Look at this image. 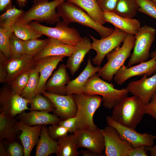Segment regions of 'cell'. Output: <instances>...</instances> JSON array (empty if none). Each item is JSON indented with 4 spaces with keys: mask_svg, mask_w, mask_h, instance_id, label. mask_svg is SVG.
Listing matches in <instances>:
<instances>
[{
    "mask_svg": "<svg viewBox=\"0 0 156 156\" xmlns=\"http://www.w3.org/2000/svg\"><path fill=\"white\" fill-rule=\"evenodd\" d=\"M13 31L18 38L23 41L38 38L42 35L31 27L22 16L15 24Z\"/></svg>",
    "mask_w": 156,
    "mask_h": 156,
    "instance_id": "obj_30",
    "label": "cell"
},
{
    "mask_svg": "<svg viewBox=\"0 0 156 156\" xmlns=\"http://www.w3.org/2000/svg\"><path fill=\"white\" fill-rule=\"evenodd\" d=\"M11 0H0V10L2 11L12 7Z\"/></svg>",
    "mask_w": 156,
    "mask_h": 156,
    "instance_id": "obj_47",
    "label": "cell"
},
{
    "mask_svg": "<svg viewBox=\"0 0 156 156\" xmlns=\"http://www.w3.org/2000/svg\"><path fill=\"white\" fill-rule=\"evenodd\" d=\"M13 32L12 30L0 27V51L8 60L10 57V38Z\"/></svg>",
    "mask_w": 156,
    "mask_h": 156,
    "instance_id": "obj_38",
    "label": "cell"
},
{
    "mask_svg": "<svg viewBox=\"0 0 156 156\" xmlns=\"http://www.w3.org/2000/svg\"><path fill=\"white\" fill-rule=\"evenodd\" d=\"M8 59L0 51V83H5L6 73L5 64Z\"/></svg>",
    "mask_w": 156,
    "mask_h": 156,
    "instance_id": "obj_45",
    "label": "cell"
},
{
    "mask_svg": "<svg viewBox=\"0 0 156 156\" xmlns=\"http://www.w3.org/2000/svg\"><path fill=\"white\" fill-rule=\"evenodd\" d=\"M135 40V36L128 34L121 47H116L108 53L106 55L107 62L97 73L104 80L111 81L115 74L130 56Z\"/></svg>",
    "mask_w": 156,
    "mask_h": 156,
    "instance_id": "obj_4",
    "label": "cell"
},
{
    "mask_svg": "<svg viewBox=\"0 0 156 156\" xmlns=\"http://www.w3.org/2000/svg\"><path fill=\"white\" fill-rule=\"evenodd\" d=\"M147 77L143 75L139 80L129 82L126 87L129 92L138 97L145 105L156 93V73Z\"/></svg>",
    "mask_w": 156,
    "mask_h": 156,
    "instance_id": "obj_16",
    "label": "cell"
},
{
    "mask_svg": "<svg viewBox=\"0 0 156 156\" xmlns=\"http://www.w3.org/2000/svg\"><path fill=\"white\" fill-rule=\"evenodd\" d=\"M101 10L103 12L112 11L114 10L118 0H96Z\"/></svg>",
    "mask_w": 156,
    "mask_h": 156,
    "instance_id": "obj_44",
    "label": "cell"
},
{
    "mask_svg": "<svg viewBox=\"0 0 156 156\" xmlns=\"http://www.w3.org/2000/svg\"><path fill=\"white\" fill-rule=\"evenodd\" d=\"M147 149L151 156H156V144L151 147H147Z\"/></svg>",
    "mask_w": 156,
    "mask_h": 156,
    "instance_id": "obj_50",
    "label": "cell"
},
{
    "mask_svg": "<svg viewBox=\"0 0 156 156\" xmlns=\"http://www.w3.org/2000/svg\"><path fill=\"white\" fill-rule=\"evenodd\" d=\"M30 101L16 94L10 87L3 86L0 92V112L13 117L25 110H30L28 107Z\"/></svg>",
    "mask_w": 156,
    "mask_h": 156,
    "instance_id": "obj_10",
    "label": "cell"
},
{
    "mask_svg": "<svg viewBox=\"0 0 156 156\" xmlns=\"http://www.w3.org/2000/svg\"><path fill=\"white\" fill-rule=\"evenodd\" d=\"M49 38L40 39L38 38L23 41L25 53L34 56L48 44Z\"/></svg>",
    "mask_w": 156,
    "mask_h": 156,
    "instance_id": "obj_35",
    "label": "cell"
},
{
    "mask_svg": "<svg viewBox=\"0 0 156 156\" xmlns=\"http://www.w3.org/2000/svg\"><path fill=\"white\" fill-rule=\"evenodd\" d=\"M0 156H8L7 151L6 150L4 144L2 140H0Z\"/></svg>",
    "mask_w": 156,
    "mask_h": 156,
    "instance_id": "obj_48",
    "label": "cell"
},
{
    "mask_svg": "<svg viewBox=\"0 0 156 156\" xmlns=\"http://www.w3.org/2000/svg\"><path fill=\"white\" fill-rule=\"evenodd\" d=\"M139 7L135 0H118L113 12L121 16L133 18L136 15Z\"/></svg>",
    "mask_w": 156,
    "mask_h": 156,
    "instance_id": "obj_31",
    "label": "cell"
},
{
    "mask_svg": "<svg viewBox=\"0 0 156 156\" xmlns=\"http://www.w3.org/2000/svg\"><path fill=\"white\" fill-rule=\"evenodd\" d=\"M77 105V131L97 128L93 121V116L102 102L98 95L83 93L73 94Z\"/></svg>",
    "mask_w": 156,
    "mask_h": 156,
    "instance_id": "obj_5",
    "label": "cell"
},
{
    "mask_svg": "<svg viewBox=\"0 0 156 156\" xmlns=\"http://www.w3.org/2000/svg\"><path fill=\"white\" fill-rule=\"evenodd\" d=\"M57 146V141L51 138L48 133V128L45 125H43L37 143L35 155L47 156L55 153Z\"/></svg>",
    "mask_w": 156,
    "mask_h": 156,
    "instance_id": "obj_27",
    "label": "cell"
},
{
    "mask_svg": "<svg viewBox=\"0 0 156 156\" xmlns=\"http://www.w3.org/2000/svg\"><path fill=\"white\" fill-rule=\"evenodd\" d=\"M139 5L138 11L156 19V4L151 0H135Z\"/></svg>",
    "mask_w": 156,
    "mask_h": 156,
    "instance_id": "obj_39",
    "label": "cell"
},
{
    "mask_svg": "<svg viewBox=\"0 0 156 156\" xmlns=\"http://www.w3.org/2000/svg\"><path fill=\"white\" fill-rule=\"evenodd\" d=\"M51 102L55 107L54 114L63 120L76 116L77 105L73 95H59L45 91L42 94Z\"/></svg>",
    "mask_w": 156,
    "mask_h": 156,
    "instance_id": "obj_14",
    "label": "cell"
},
{
    "mask_svg": "<svg viewBox=\"0 0 156 156\" xmlns=\"http://www.w3.org/2000/svg\"><path fill=\"white\" fill-rule=\"evenodd\" d=\"M150 56L151 58H153L156 60V51H154L152 52Z\"/></svg>",
    "mask_w": 156,
    "mask_h": 156,
    "instance_id": "obj_52",
    "label": "cell"
},
{
    "mask_svg": "<svg viewBox=\"0 0 156 156\" xmlns=\"http://www.w3.org/2000/svg\"><path fill=\"white\" fill-rule=\"evenodd\" d=\"M55 153L57 156H77L79 154L76 133L59 138Z\"/></svg>",
    "mask_w": 156,
    "mask_h": 156,
    "instance_id": "obj_28",
    "label": "cell"
},
{
    "mask_svg": "<svg viewBox=\"0 0 156 156\" xmlns=\"http://www.w3.org/2000/svg\"><path fill=\"white\" fill-rule=\"evenodd\" d=\"M144 114H148L156 119V93L152 96L149 101L144 106Z\"/></svg>",
    "mask_w": 156,
    "mask_h": 156,
    "instance_id": "obj_43",
    "label": "cell"
},
{
    "mask_svg": "<svg viewBox=\"0 0 156 156\" xmlns=\"http://www.w3.org/2000/svg\"><path fill=\"white\" fill-rule=\"evenodd\" d=\"M23 10L12 6L7 9L5 12L0 16V26L5 29L12 30L18 20L23 15Z\"/></svg>",
    "mask_w": 156,
    "mask_h": 156,
    "instance_id": "obj_32",
    "label": "cell"
},
{
    "mask_svg": "<svg viewBox=\"0 0 156 156\" xmlns=\"http://www.w3.org/2000/svg\"><path fill=\"white\" fill-rule=\"evenodd\" d=\"M16 126L21 132L19 137L24 148V156H30L38 142L43 125L29 126L17 121Z\"/></svg>",
    "mask_w": 156,
    "mask_h": 156,
    "instance_id": "obj_19",
    "label": "cell"
},
{
    "mask_svg": "<svg viewBox=\"0 0 156 156\" xmlns=\"http://www.w3.org/2000/svg\"><path fill=\"white\" fill-rule=\"evenodd\" d=\"M153 1L156 4V0H153Z\"/></svg>",
    "mask_w": 156,
    "mask_h": 156,
    "instance_id": "obj_54",
    "label": "cell"
},
{
    "mask_svg": "<svg viewBox=\"0 0 156 156\" xmlns=\"http://www.w3.org/2000/svg\"><path fill=\"white\" fill-rule=\"evenodd\" d=\"M156 30L145 25L141 27L136 34L133 50L127 67L146 61L150 56L149 51L155 39Z\"/></svg>",
    "mask_w": 156,
    "mask_h": 156,
    "instance_id": "obj_8",
    "label": "cell"
},
{
    "mask_svg": "<svg viewBox=\"0 0 156 156\" xmlns=\"http://www.w3.org/2000/svg\"><path fill=\"white\" fill-rule=\"evenodd\" d=\"M39 75V70L35 66L31 70L27 83L20 94L21 96L30 101L34 97L38 83Z\"/></svg>",
    "mask_w": 156,
    "mask_h": 156,
    "instance_id": "obj_33",
    "label": "cell"
},
{
    "mask_svg": "<svg viewBox=\"0 0 156 156\" xmlns=\"http://www.w3.org/2000/svg\"><path fill=\"white\" fill-rule=\"evenodd\" d=\"M67 0H54L35 3L28 10L24 13L22 17L29 23L32 21L44 22L53 25L61 21L60 17L56 8L62 3Z\"/></svg>",
    "mask_w": 156,
    "mask_h": 156,
    "instance_id": "obj_7",
    "label": "cell"
},
{
    "mask_svg": "<svg viewBox=\"0 0 156 156\" xmlns=\"http://www.w3.org/2000/svg\"><path fill=\"white\" fill-rule=\"evenodd\" d=\"M49 38L50 40L48 44L34 56L35 60L51 56H64L69 57L77 49L76 45L66 44L55 39Z\"/></svg>",
    "mask_w": 156,
    "mask_h": 156,
    "instance_id": "obj_24",
    "label": "cell"
},
{
    "mask_svg": "<svg viewBox=\"0 0 156 156\" xmlns=\"http://www.w3.org/2000/svg\"><path fill=\"white\" fill-rule=\"evenodd\" d=\"M49 0H34V2L35 3L42 1H49Z\"/></svg>",
    "mask_w": 156,
    "mask_h": 156,
    "instance_id": "obj_53",
    "label": "cell"
},
{
    "mask_svg": "<svg viewBox=\"0 0 156 156\" xmlns=\"http://www.w3.org/2000/svg\"><path fill=\"white\" fill-rule=\"evenodd\" d=\"M30 111H38L48 112H53L55 107L47 97L41 94L35 95L31 100Z\"/></svg>",
    "mask_w": 156,
    "mask_h": 156,
    "instance_id": "obj_34",
    "label": "cell"
},
{
    "mask_svg": "<svg viewBox=\"0 0 156 156\" xmlns=\"http://www.w3.org/2000/svg\"><path fill=\"white\" fill-rule=\"evenodd\" d=\"M59 16L67 24L76 23L95 30L101 38H105L112 34L114 29L105 27L97 23L83 9L68 1H64L57 8Z\"/></svg>",
    "mask_w": 156,
    "mask_h": 156,
    "instance_id": "obj_2",
    "label": "cell"
},
{
    "mask_svg": "<svg viewBox=\"0 0 156 156\" xmlns=\"http://www.w3.org/2000/svg\"><path fill=\"white\" fill-rule=\"evenodd\" d=\"M128 34L118 28L115 27L114 32L109 36L100 39H97L89 35L92 40V49L96 52L95 57L92 60L93 64L100 66L107 55L120 46L123 42Z\"/></svg>",
    "mask_w": 156,
    "mask_h": 156,
    "instance_id": "obj_9",
    "label": "cell"
},
{
    "mask_svg": "<svg viewBox=\"0 0 156 156\" xmlns=\"http://www.w3.org/2000/svg\"><path fill=\"white\" fill-rule=\"evenodd\" d=\"M156 72V60L153 58L129 67L122 66L115 74L114 79L118 85L123 84L127 80L135 76H151Z\"/></svg>",
    "mask_w": 156,
    "mask_h": 156,
    "instance_id": "obj_15",
    "label": "cell"
},
{
    "mask_svg": "<svg viewBox=\"0 0 156 156\" xmlns=\"http://www.w3.org/2000/svg\"><path fill=\"white\" fill-rule=\"evenodd\" d=\"M77 118L75 116L64 120H61L58 124L67 129L69 132L73 133H75L77 131Z\"/></svg>",
    "mask_w": 156,
    "mask_h": 156,
    "instance_id": "obj_42",
    "label": "cell"
},
{
    "mask_svg": "<svg viewBox=\"0 0 156 156\" xmlns=\"http://www.w3.org/2000/svg\"><path fill=\"white\" fill-rule=\"evenodd\" d=\"M154 137L155 140H156V135H154Z\"/></svg>",
    "mask_w": 156,
    "mask_h": 156,
    "instance_id": "obj_55",
    "label": "cell"
},
{
    "mask_svg": "<svg viewBox=\"0 0 156 156\" xmlns=\"http://www.w3.org/2000/svg\"><path fill=\"white\" fill-rule=\"evenodd\" d=\"M138 97L126 96L113 108L112 119L119 124L135 129L142 119L144 106Z\"/></svg>",
    "mask_w": 156,
    "mask_h": 156,
    "instance_id": "obj_1",
    "label": "cell"
},
{
    "mask_svg": "<svg viewBox=\"0 0 156 156\" xmlns=\"http://www.w3.org/2000/svg\"><path fill=\"white\" fill-rule=\"evenodd\" d=\"M108 125L114 128L118 132L120 138L130 143L133 147L141 145L151 147L154 145V135L148 133H142L135 129L122 125L114 120L111 116L106 118Z\"/></svg>",
    "mask_w": 156,
    "mask_h": 156,
    "instance_id": "obj_12",
    "label": "cell"
},
{
    "mask_svg": "<svg viewBox=\"0 0 156 156\" xmlns=\"http://www.w3.org/2000/svg\"><path fill=\"white\" fill-rule=\"evenodd\" d=\"M30 25L37 31L49 38L55 39L63 43L76 45L83 39L78 31L63 21L57 23L55 27H50L40 24L36 21H32Z\"/></svg>",
    "mask_w": 156,
    "mask_h": 156,
    "instance_id": "obj_6",
    "label": "cell"
},
{
    "mask_svg": "<svg viewBox=\"0 0 156 156\" xmlns=\"http://www.w3.org/2000/svg\"><path fill=\"white\" fill-rule=\"evenodd\" d=\"M152 0V1H153V0Z\"/></svg>",
    "mask_w": 156,
    "mask_h": 156,
    "instance_id": "obj_56",
    "label": "cell"
},
{
    "mask_svg": "<svg viewBox=\"0 0 156 156\" xmlns=\"http://www.w3.org/2000/svg\"><path fill=\"white\" fill-rule=\"evenodd\" d=\"M65 57L64 56H49L36 60L35 66L38 70L40 75L35 96L42 94L46 91V84L48 79L60 62Z\"/></svg>",
    "mask_w": 156,
    "mask_h": 156,
    "instance_id": "obj_17",
    "label": "cell"
},
{
    "mask_svg": "<svg viewBox=\"0 0 156 156\" xmlns=\"http://www.w3.org/2000/svg\"><path fill=\"white\" fill-rule=\"evenodd\" d=\"M77 49L69 57L66 65L70 74L74 75L79 69L86 54L92 49L91 43L86 36L76 45Z\"/></svg>",
    "mask_w": 156,
    "mask_h": 156,
    "instance_id": "obj_25",
    "label": "cell"
},
{
    "mask_svg": "<svg viewBox=\"0 0 156 156\" xmlns=\"http://www.w3.org/2000/svg\"><path fill=\"white\" fill-rule=\"evenodd\" d=\"M31 69L20 74L12 81L10 85L13 93L20 95L27 83Z\"/></svg>",
    "mask_w": 156,
    "mask_h": 156,
    "instance_id": "obj_37",
    "label": "cell"
},
{
    "mask_svg": "<svg viewBox=\"0 0 156 156\" xmlns=\"http://www.w3.org/2000/svg\"><path fill=\"white\" fill-rule=\"evenodd\" d=\"M102 131L106 156H129L133 147L129 142L121 139L114 128L108 125Z\"/></svg>",
    "mask_w": 156,
    "mask_h": 156,
    "instance_id": "obj_11",
    "label": "cell"
},
{
    "mask_svg": "<svg viewBox=\"0 0 156 156\" xmlns=\"http://www.w3.org/2000/svg\"><path fill=\"white\" fill-rule=\"evenodd\" d=\"M83 93L102 96L104 107L111 109L127 96L129 92L126 88L119 90L115 88L113 84L102 79L96 73L88 80Z\"/></svg>",
    "mask_w": 156,
    "mask_h": 156,
    "instance_id": "obj_3",
    "label": "cell"
},
{
    "mask_svg": "<svg viewBox=\"0 0 156 156\" xmlns=\"http://www.w3.org/2000/svg\"><path fill=\"white\" fill-rule=\"evenodd\" d=\"M77 140L79 148H86L99 156L105 150L104 136L102 129H82L77 131Z\"/></svg>",
    "mask_w": 156,
    "mask_h": 156,
    "instance_id": "obj_13",
    "label": "cell"
},
{
    "mask_svg": "<svg viewBox=\"0 0 156 156\" xmlns=\"http://www.w3.org/2000/svg\"><path fill=\"white\" fill-rule=\"evenodd\" d=\"M7 151L8 156H24V150L23 146L16 142L13 141L10 143Z\"/></svg>",
    "mask_w": 156,
    "mask_h": 156,
    "instance_id": "obj_41",
    "label": "cell"
},
{
    "mask_svg": "<svg viewBox=\"0 0 156 156\" xmlns=\"http://www.w3.org/2000/svg\"><path fill=\"white\" fill-rule=\"evenodd\" d=\"M67 68L66 65H60L47 81L45 86L46 91L59 95H66V85L70 81Z\"/></svg>",
    "mask_w": 156,
    "mask_h": 156,
    "instance_id": "obj_21",
    "label": "cell"
},
{
    "mask_svg": "<svg viewBox=\"0 0 156 156\" xmlns=\"http://www.w3.org/2000/svg\"><path fill=\"white\" fill-rule=\"evenodd\" d=\"M148 150L147 147L144 145H141L133 147L129 156H148Z\"/></svg>",
    "mask_w": 156,
    "mask_h": 156,
    "instance_id": "obj_46",
    "label": "cell"
},
{
    "mask_svg": "<svg viewBox=\"0 0 156 156\" xmlns=\"http://www.w3.org/2000/svg\"><path fill=\"white\" fill-rule=\"evenodd\" d=\"M16 1L19 6L22 7L25 6L27 0H16Z\"/></svg>",
    "mask_w": 156,
    "mask_h": 156,
    "instance_id": "obj_51",
    "label": "cell"
},
{
    "mask_svg": "<svg viewBox=\"0 0 156 156\" xmlns=\"http://www.w3.org/2000/svg\"><path fill=\"white\" fill-rule=\"evenodd\" d=\"M9 59H16L25 54L23 40L18 38L13 32L10 38Z\"/></svg>",
    "mask_w": 156,
    "mask_h": 156,
    "instance_id": "obj_36",
    "label": "cell"
},
{
    "mask_svg": "<svg viewBox=\"0 0 156 156\" xmlns=\"http://www.w3.org/2000/svg\"><path fill=\"white\" fill-rule=\"evenodd\" d=\"M15 117L3 112L0 113V140L7 139L15 140L17 138L19 131L16 126L17 121Z\"/></svg>",
    "mask_w": 156,
    "mask_h": 156,
    "instance_id": "obj_26",
    "label": "cell"
},
{
    "mask_svg": "<svg viewBox=\"0 0 156 156\" xmlns=\"http://www.w3.org/2000/svg\"><path fill=\"white\" fill-rule=\"evenodd\" d=\"M48 131L49 136L55 141L68 134L69 132L67 129L58 124L51 125L48 128Z\"/></svg>",
    "mask_w": 156,
    "mask_h": 156,
    "instance_id": "obj_40",
    "label": "cell"
},
{
    "mask_svg": "<svg viewBox=\"0 0 156 156\" xmlns=\"http://www.w3.org/2000/svg\"><path fill=\"white\" fill-rule=\"evenodd\" d=\"M19 121L29 126L46 125L58 124L60 119L49 112L38 111H25L18 115Z\"/></svg>",
    "mask_w": 156,
    "mask_h": 156,
    "instance_id": "obj_20",
    "label": "cell"
},
{
    "mask_svg": "<svg viewBox=\"0 0 156 156\" xmlns=\"http://www.w3.org/2000/svg\"><path fill=\"white\" fill-rule=\"evenodd\" d=\"M79 153V154H81L84 156H99L98 154L88 150H82Z\"/></svg>",
    "mask_w": 156,
    "mask_h": 156,
    "instance_id": "obj_49",
    "label": "cell"
},
{
    "mask_svg": "<svg viewBox=\"0 0 156 156\" xmlns=\"http://www.w3.org/2000/svg\"><path fill=\"white\" fill-rule=\"evenodd\" d=\"M84 10L94 20L103 25L106 22L103 12L101 10L96 0H67Z\"/></svg>",
    "mask_w": 156,
    "mask_h": 156,
    "instance_id": "obj_29",
    "label": "cell"
},
{
    "mask_svg": "<svg viewBox=\"0 0 156 156\" xmlns=\"http://www.w3.org/2000/svg\"><path fill=\"white\" fill-rule=\"evenodd\" d=\"M34 57L25 54L16 59L7 60L5 64V83L10 85L18 75L34 68L36 62Z\"/></svg>",
    "mask_w": 156,
    "mask_h": 156,
    "instance_id": "obj_18",
    "label": "cell"
},
{
    "mask_svg": "<svg viewBox=\"0 0 156 156\" xmlns=\"http://www.w3.org/2000/svg\"><path fill=\"white\" fill-rule=\"evenodd\" d=\"M106 22L109 23L128 34L135 35L141 27L139 21L136 19L120 16L112 11L103 12Z\"/></svg>",
    "mask_w": 156,
    "mask_h": 156,
    "instance_id": "obj_22",
    "label": "cell"
},
{
    "mask_svg": "<svg viewBox=\"0 0 156 156\" xmlns=\"http://www.w3.org/2000/svg\"><path fill=\"white\" fill-rule=\"evenodd\" d=\"M101 67L100 66H94L92 64L89 57L83 70L75 79L70 80L66 85V94L73 95L83 93L84 88L88 80L97 73Z\"/></svg>",
    "mask_w": 156,
    "mask_h": 156,
    "instance_id": "obj_23",
    "label": "cell"
}]
</instances>
